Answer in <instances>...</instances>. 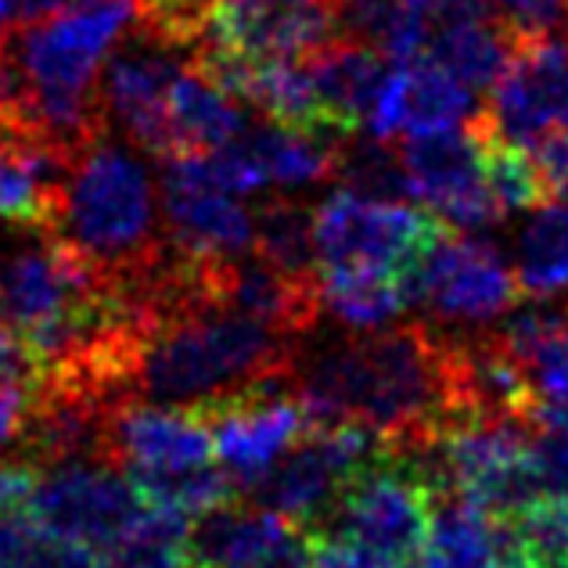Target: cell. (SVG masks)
<instances>
[{
    "label": "cell",
    "mask_w": 568,
    "mask_h": 568,
    "mask_svg": "<svg viewBox=\"0 0 568 568\" xmlns=\"http://www.w3.org/2000/svg\"><path fill=\"white\" fill-rule=\"evenodd\" d=\"M94 568H194L191 518L162 507H144L138 521L98 550Z\"/></svg>",
    "instance_id": "obj_22"
},
{
    "label": "cell",
    "mask_w": 568,
    "mask_h": 568,
    "mask_svg": "<svg viewBox=\"0 0 568 568\" xmlns=\"http://www.w3.org/2000/svg\"><path fill=\"white\" fill-rule=\"evenodd\" d=\"M475 568H526V558H521V547H518V536H515L511 518H500L497 521V536H493L489 555L478 561Z\"/></svg>",
    "instance_id": "obj_37"
},
{
    "label": "cell",
    "mask_w": 568,
    "mask_h": 568,
    "mask_svg": "<svg viewBox=\"0 0 568 568\" xmlns=\"http://www.w3.org/2000/svg\"><path fill=\"white\" fill-rule=\"evenodd\" d=\"M298 346L271 327L213 303L162 313L133 356L126 396L205 403L266 382H292Z\"/></svg>",
    "instance_id": "obj_2"
},
{
    "label": "cell",
    "mask_w": 568,
    "mask_h": 568,
    "mask_svg": "<svg viewBox=\"0 0 568 568\" xmlns=\"http://www.w3.org/2000/svg\"><path fill=\"white\" fill-rule=\"evenodd\" d=\"M497 521V515L483 511L478 504L457 497V493L432 497L422 568H475L489 555Z\"/></svg>",
    "instance_id": "obj_20"
},
{
    "label": "cell",
    "mask_w": 568,
    "mask_h": 568,
    "mask_svg": "<svg viewBox=\"0 0 568 568\" xmlns=\"http://www.w3.org/2000/svg\"><path fill=\"white\" fill-rule=\"evenodd\" d=\"M335 176L342 181V187L361 194V199H378V202L414 199L407 170H403V159H399V148H393V141L349 138L335 159Z\"/></svg>",
    "instance_id": "obj_26"
},
{
    "label": "cell",
    "mask_w": 568,
    "mask_h": 568,
    "mask_svg": "<svg viewBox=\"0 0 568 568\" xmlns=\"http://www.w3.org/2000/svg\"><path fill=\"white\" fill-rule=\"evenodd\" d=\"M475 112V94L465 83H457L450 72L439 69L428 58L403 62L388 69L378 87V98L371 104L367 126L371 138H422V133L450 130L460 119Z\"/></svg>",
    "instance_id": "obj_16"
},
{
    "label": "cell",
    "mask_w": 568,
    "mask_h": 568,
    "mask_svg": "<svg viewBox=\"0 0 568 568\" xmlns=\"http://www.w3.org/2000/svg\"><path fill=\"white\" fill-rule=\"evenodd\" d=\"M565 199H568V194H565Z\"/></svg>",
    "instance_id": "obj_39"
},
{
    "label": "cell",
    "mask_w": 568,
    "mask_h": 568,
    "mask_svg": "<svg viewBox=\"0 0 568 568\" xmlns=\"http://www.w3.org/2000/svg\"><path fill=\"white\" fill-rule=\"evenodd\" d=\"M58 234H65L112 284L144 277L162 256L159 191L144 162L104 130L77 155Z\"/></svg>",
    "instance_id": "obj_3"
},
{
    "label": "cell",
    "mask_w": 568,
    "mask_h": 568,
    "mask_svg": "<svg viewBox=\"0 0 568 568\" xmlns=\"http://www.w3.org/2000/svg\"><path fill=\"white\" fill-rule=\"evenodd\" d=\"M101 457L126 475L184 471L209 465L213 436L191 407L152 399H119L104 414Z\"/></svg>",
    "instance_id": "obj_15"
},
{
    "label": "cell",
    "mask_w": 568,
    "mask_h": 568,
    "mask_svg": "<svg viewBox=\"0 0 568 568\" xmlns=\"http://www.w3.org/2000/svg\"><path fill=\"white\" fill-rule=\"evenodd\" d=\"M98 550L58 540L29 515L0 518V568H94Z\"/></svg>",
    "instance_id": "obj_28"
},
{
    "label": "cell",
    "mask_w": 568,
    "mask_h": 568,
    "mask_svg": "<svg viewBox=\"0 0 568 568\" xmlns=\"http://www.w3.org/2000/svg\"><path fill=\"white\" fill-rule=\"evenodd\" d=\"M144 507L148 504L123 468L101 457H83L54 465L51 475H40L26 515L58 540L104 550L138 521Z\"/></svg>",
    "instance_id": "obj_8"
},
{
    "label": "cell",
    "mask_w": 568,
    "mask_h": 568,
    "mask_svg": "<svg viewBox=\"0 0 568 568\" xmlns=\"http://www.w3.org/2000/svg\"><path fill=\"white\" fill-rule=\"evenodd\" d=\"M237 141L248 148V155L256 159L263 170L266 184L277 187H303V184H321L335 176V159L342 148H332L306 133L284 130L277 123H260L245 126L237 133Z\"/></svg>",
    "instance_id": "obj_21"
},
{
    "label": "cell",
    "mask_w": 568,
    "mask_h": 568,
    "mask_svg": "<svg viewBox=\"0 0 568 568\" xmlns=\"http://www.w3.org/2000/svg\"><path fill=\"white\" fill-rule=\"evenodd\" d=\"M306 568H385V565H378L375 558L367 555V550H361L356 544H349L346 536L313 532Z\"/></svg>",
    "instance_id": "obj_34"
},
{
    "label": "cell",
    "mask_w": 568,
    "mask_h": 568,
    "mask_svg": "<svg viewBox=\"0 0 568 568\" xmlns=\"http://www.w3.org/2000/svg\"><path fill=\"white\" fill-rule=\"evenodd\" d=\"M443 231L436 216L403 202L361 199L346 187L313 209V252L321 274L378 271L403 281Z\"/></svg>",
    "instance_id": "obj_4"
},
{
    "label": "cell",
    "mask_w": 568,
    "mask_h": 568,
    "mask_svg": "<svg viewBox=\"0 0 568 568\" xmlns=\"http://www.w3.org/2000/svg\"><path fill=\"white\" fill-rule=\"evenodd\" d=\"M407 19L414 29L417 58H422L425 43L450 26H465L478 19H493L486 0H407Z\"/></svg>",
    "instance_id": "obj_31"
},
{
    "label": "cell",
    "mask_w": 568,
    "mask_h": 568,
    "mask_svg": "<svg viewBox=\"0 0 568 568\" xmlns=\"http://www.w3.org/2000/svg\"><path fill=\"white\" fill-rule=\"evenodd\" d=\"M191 410L209 425L213 450L220 454L223 471L231 475L237 493L256 486L310 425L292 382L252 385L231 396L191 403Z\"/></svg>",
    "instance_id": "obj_9"
},
{
    "label": "cell",
    "mask_w": 568,
    "mask_h": 568,
    "mask_svg": "<svg viewBox=\"0 0 568 568\" xmlns=\"http://www.w3.org/2000/svg\"><path fill=\"white\" fill-rule=\"evenodd\" d=\"M378 454L382 443L361 425H306L303 436L277 457V465L248 493L263 507L317 532L327 515L335 511L342 489Z\"/></svg>",
    "instance_id": "obj_6"
},
{
    "label": "cell",
    "mask_w": 568,
    "mask_h": 568,
    "mask_svg": "<svg viewBox=\"0 0 568 568\" xmlns=\"http://www.w3.org/2000/svg\"><path fill=\"white\" fill-rule=\"evenodd\" d=\"M202 0H144V33L170 43L176 51H191L194 22H199Z\"/></svg>",
    "instance_id": "obj_32"
},
{
    "label": "cell",
    "mask_w": 568,
    "mask_h": 568,
    "mask_svg": "<svg viewBox=\"0 0 568 568\" xmlns=\"http://www.w3.org/2000/svg\"><path fill=\"white\" fill-rule=\"evenodd\" d=\"M507 518L515 526L526 568H568V497L540 493Z\"/></svg>",
    "instance_id": "obj_27"
},
{
    "label": "cell",
    "mask_w": 568,
    "mask_h": 568,
    "mask_svg": "<svg viewBox=\"0 0 568 568\" xmlns=\"http://www.w3.org/2000/svg\"><path fill=\"white\" fill-rule=\"evenodd\" d=\"M561 4H565V11H568V0H561Z\"/></svg>",
    "instance_id": "obj_38"
},
{
    "label": "cell",
    "mask_w": 568,
    "mask_h": 568,
    "mask_svg": "<svg viewBox=\"0 0 568 568\" xmlns=\"http://www.w3.org/2000/svg\"><path fill=\"white\" fill-rule=\"evenodd\" d=\"M486 94L483 112L515 144L529 148L568 126V33L515 40L500 80Z\"/></svg>",
    "instance_id": "obj_13"
},
{
    "label": "cell",
    "mask_w": 568,
    "mask_h": 568,
    "mask_svg": "<svg viewBox=\"0 0 568 568\" xmlns=\"http://www.w3.org/2000/svg\"><path fill=\"white\" fill-rule=\"evenodd\" d=\"M48 378V367L33 353V346L14 332L11 324L0 321V388H26L37 393Z\"/></svg>",
    "instance_id": "obj_33"
},
{
    "label": "cell",
    "mask_w": 568,
    "mask_h": 568,
    "mask_svg": "<svg viewBox=\"0 0 568 568\" xmlns=\"http://www.w3.org/2000/svg\"><path fill=\"white\" fill-rule=\"evenodd\" d=\"M159 209L166 245L191 263H231L252 252V213L213 187L194 155L162 159Z\"/></svg>",
    "instance_id": "obj_11"
},
{
    "label": "cell",
    "mask_w": 568,
    "mask_h": 568,
    "mask_svg": "<svg viewBox=\"0 0 568 568\" xmlns=\"http://www.w3.org/2000/svg\"><path fill=\"white\" fill-rule=\"evenodd\" d=\"M432 497L382 446V454L342 489L317 532L346 536L385 568H422Z\"/></svg>",
    "instance_id": "obj_5"
},
{
    "label": "cell",
    "mask_w": 568,
    "mask_h": 568,
    "mask_svg": "<svg viewBox=\"0 0 568 568\" xmlns=\"http://www.w3.org/2000/svg\"><path fill=\"white\" fill-rule=\"evenodd\" d=\"M252 252L271 263L274 271L306 277L317 274V252H313V209L298 199L271 194L252 213Z\"/></svg>",
    "instance_id": "obj_23"
},
{
    "label": "cell",
    "mask_w": 568,
    "mask_h": 568,
    "mask_svg": "<svg viewBox=\"0 0 568 568\" xmlns=\"http://www.w3.org/2000/svg\"><path fill=\"white\" fill-rule=\"evenodd\" d=\"M327 40H335L332 0H202L191 51L295 62Z\"/></svg>",
    "instance_id": "obj_10"
},
{
    "label": "cell",
    "mask_w": 568,
    "mask_h": 568,
    "mask_svg": "<svg viewBox=\"0 0 568 568\" xmlns=\"http://www.w3.org/2000/svg\"><path fill=\"white\" fill-rule=\"evenodd\" d=\"M292 388L310 425H361L385 450H410L450 425L443 332L425 321L361 327L313 356L298 349Z\"/></svg>",
    "instance_id": "obj_1"
},
{
    "label": "cell",
    "mask_w": 568,
    "mask_h": 568,
    "mask_svg": "<svg viewBox=\"0 0 568 568\" xmlns=\"http://www.w3.org/2000/svg\"><path fill=\"white\" fill-rule=\"evenodd\" d=\"M486 4L515 40L568 33V11L561 0H486Z\"/></svg>",
    "instance_id": "obj_30"
},
{
    "label": "cell",
    "mask_w": 568,
    "mask_h": 568,
    "mask_svg": "<svg viewBox=\"0 0 568 568\" xmlns=\"http://www.w3.org/2000/svg\"><path fill=\"white\" fill-rule=\"evenodd\" d=\"M515 281L529 298L568 292V205L547 202L532 209V220L518 237Z\"/></svg>",
    "instance_id": "obj_24"
},
{
    "label": "cell",
    "mask_w": 568,
    "mask_h": 568,
    "mask_svg": "<svg viewBox=\"0 0 568 568\" xmlns=\"http://www.w3.org/2000/svg\"><path fill=\"white\" fill-rule=\"evenodd\" d=\"M29 403H33V393H26V388H0V454L22 439Z\"/></svg>",
    "instance_id": "obj_36"
},
{
    "label": "cell",
    "mask_w": 568,
    "mask_h": 568,
    "mask_svg": "<svg viewBox=\"0 0 568 568\" xmlns=\"http://www.w3.org/2000/svg\"><path fill=\"white\" fill-rule=\"evenodd\" d=\"M303 65L313 91H317L324 104V112L349 133H356L361 123H367L371 104L378 98V87L388 77V69H393V62L382 51L338 37L313 48L303 58Z\"/></svg>",
    "instance_id": "obj_17"
},
{
    "label": "cell",
    "mask_w": 568,
    "mask_h": 568,
    "mask_svg": "<svg viewBox=\"0 0 568 568\" xmlns=\"http://www.w3.org/2000/svg\"><path fill=\"white\" fill-rule=\"evenodd\" d=\"M410 194L422 199L443 227L483 231L504 220V209L489 194L468 130H436L407 138L399 148Z\"/></svg>",
    "instance_id": "obj_14"
},
{
    "label": "cell",
    "mask_w": 568,
    "mask_h": 568,
    "mask_svg": "<svg viewBox=\"0 0 568 568\" xmlns=\"http://www.w3.org/2000/svg\"><path fill=\"white\" fill-rule=\"evenodd\" d=\"M410 306H425L432 321L493 324L511 310L521 288L500 248L483 237H465L446 227L436 245L403 274Z\"/></svg>",
    "instance_id": "obj_7"
},
{
    "label": "cell",
    "mask_w": 568,
    "mask_h": 568,
    "mask_svg": "<svg viewBox=\"0 0 568 568\" xmlns=\"http://www.w3.org/2000/svg\"><path fill=\"white\" fill-rule=\"evenodd\" d=\"M37 483H40V468H33L29 460H19V465H4V468H0V518L26 515L29 500H33Z\"/></svg>",
    "instance_id": "obj_35"
},
{
    "label": "cell",
    "mask_w": 568,
    "mask_h": 568,
    "mask_svg": "<svg viewBox=\"0 0 568 568\" xmlns=\"http://www.w3.org/2000/svg\"><path fill=\"white\" fill-rule=\"evenodd\" d=\"M166 123L173 141L170 159H176V155H205L231 144L248 126V115L242 112V101L223 94L220 87H213L184 62L166 94Z\"/></svg>",
    "instance_id": "obj_18"
},
{
    "label": "cell",
    "mask_w": 568,
    "mask_h": 568,
    "mask_svg": "<svg viewBox=\"0 0 568 568\" xmlns=\"http://www.w3.org/2000/svg\"><path fill=\"white\" fill-rule=\"evenodd\" d=\"M181 65H184V58H176V48L155 40L152 33H144L138 26L112 51L98 80L109 126H119L133 148L155 155L159 162L173 155L170 123H166V94Z\"/></svg>",
    "instance_id": "obj_12"
},
{
    "label": "cell",
    "mask_w": 568,
    "mask_h": 568,
    "mask_svg": "<svg viewBox=\"0 0 568 568\" xmlns=\"http://www.w3.org/2000/svg\"><path fill=\"white\" fill-rule=\"evenodd\" d=\"M317 288H321V310L349 327H382L410 306L407 292H403V281L396 274L317 271Z\"/></svg>",
    "instance_id": "obj_25"
},
{
    "label": "cell",
    "mask_w": 568,
    "mask_h": 568,
    "mask_svg": "<svg viewBox=\"0 0 568 568\" xmlns=\"http://www.w3.org/2000/svg\"><path fill=\"white\" fill-rule=\"evenodd\" d=\"M529 378L540 407H568V298H565V317L555 327V335L529 361Z\"/></svg>",
    "instance_id": "obj_29"
},
{
    "label": "cell",
    "mask_w": 568,
    "mask_h": 568,
    "mask_svg": "<svg viewBox=\"0 0 568 568\" xmlns=\"http://www.w3.org/2000/svg\"><path fill=\"white\" fill-rule=\"evenodd\" d=\"M511 48H515V37L507 33L497 19H478V22L450 26V29H443V33H436L425 43L422 58L446 69L457 83H465L471 94H486L489 87L500 80L507 58H511Z\"/></svg>",
    "instance_id": "obj_19"
}]
</instances>
